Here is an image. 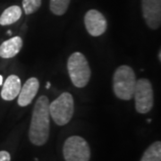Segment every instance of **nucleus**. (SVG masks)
<instances>
[{"mask_svg":"<svg viewBox=\"0 0 161 161\" xmlns=\"http://www.w3.org/2000/svg\"><path fill=\"white\" fill-rule=\"evenodd\" d=\"M40 88V81L37 78L31 77L25 81L18 95V104L21 107H26L32 102Z\"/></svg>","mask_w":161,"mask_h":161,"instance_id":"9","label":"nucleus"},{"mask_svg":"<svg viewBox=\"0 0 161 161\" xmlns=\"http://www.w3.org/2000/svg\"><path fill=\"white\" fill-rule=\"evenodd\" d=\"M50 82H47V85H46V89H49L50 88Z\"/></svg>","mask_w":161,"mask_h":161,"instance_id":"17","label":"nucleus"},{"mask_svg":"<svg viewBox=\"0 0 161 161\" xmlns=\"http://www.w3.org/2000/svg\"><path fill=\"white\" fill-rule=\"evenodd\" d=\"M22 17V8L18 6H12L6 8L0 16V24L3 26L16 23Z\"/></svg>","mask_w":161,"mask_h":161,"instance_id":"12","label":"nucleus"},{"mask_svg":"<svg viewBox=\"0 0 161 161\" xmlns=\"http://www.w3.org/2000/svg\"><path fill=\"white\" fill-rule=\"evenodd\" d=\"M75 111V102L72 94L64 92L49 104V114L58 125H64L72 119Z\"/></svg>","mask_w":161,"mask_h":161,"instance_id":"4","label":"nucleus"},{"mask_svg":"<svg viewBox=\"0 0 161 161\" xmlns=\"http://www.w3.org/2000/svg\"><path fill=\"white\" fill-rule=\"evenodd\" d=\"M21 88H22V84L20 78L17 75H10L7 77L3 85L1 91V97L6 101L13 100L19 95Z\"/></svg>","mask_w":161,"mask_h":161,"instance_id":"10","label":"nucleus"},{"mask_svg":"<svg viewBox=\"0 0 161 161\" xmlns=\"http://www.w3.org/2000/svg\"><path fill=\"white\" fill-rule=\"evenodd\" d=\"M144 20L150 29L157 30L161 25V0H142Z\"/></svg>","mask_w":161,"mask_h":161,"instance_id":"7","label":"nucleus"},{"mask_svg":"<svg viewBox=\"0 0 161 161\" xmlns=\"http://www.w3.org/2000/svg\"><path fill=\"white\" fill-rule=\"evenodd\" d=\"M2 83H3V77L0 75V85H2Z\"/></svg>","mask_w":161,"mask_h":161,"instance_id":"18","label":"nucleus"},{"mask_svg":"<svg viewBox=\"0 0 161 161\" xmlns=\"http://www.w3.org/2000/svg\"><path fill=\"white\" fill-rule=\"evenodd\" d=\"M84 24L90 35L98 37L105 33L108 28V22L103 14L98 10L92 9L84 16Z\"/></svg>","mask_w":161,"mask_h":161,"instance_id":"8","label":"nucleus"},{"mask_svg":"<svg viewBox=\"0 0 161 161\" xmlns=\"http://www.w3.org/2000/svg\"><path fill=\"white\" fill-rule=\"evenodd\" d=\"M67 70L73 84L77 88H83L91 79L92 71L85 56L80 52L72 54L67 61Z\"/></svg>","mask_w":161,"mask_h":161,"instance_id":"3","label":"nucleus"},{"mask_svg":"<svg viewBox=\"0 0 161 161\" xmlns=\"http://www.w3.org/2000/svg\"><path fill=\"white\" fill-rule=\"evenodd\" d=\"M7 33H8V35H11L12 34V32H11V31H8V32H7Z\"/></svg>","mask_w":161,"mask_h":161,"instance_id":"20","label":"nucleus"},{"mask_svg":"<svg viewBox=\"0 0 161 161\" xmlns=\"http://www.w3.org/2000/svg\"><path fill=\"white\" fill-rule=\"evenodd\" d=\"M158 59H159V61H161V53H160V51H159V53H158Z\"/></svg>","mask_w":161,"mask_h":161,"instance_id":"19","label":"nucleus"},{"mask_svg":"<svg viewBox=\"0 0 161 161\" xmlns=\"http://www.w3.org/2000/svg\"><path fill=\"white\" fill-rule=\"evenodd\" d=\"M11 160V157L10 154L7 151H0V161H10Z\"/></svg>","mask_w":161,"mask_h":161,"instance_id":"16","label":"nucleus"},{"mask_svg":"<svg viewBox=\"0 0 161 161\" xmlns=\"http://www.w3.org/2000/svg\"><path fill=\"white\" fill-rule=\"evenodd\" d=\"M49 118V100L46 96H40L36 101L31 115L29 130V139L31 143L42 146L47 142L50 130Z\"/></svg>","mask_w":161,"mask_h":161,"instance_id":"1","label":"nucleus"},{"mask_svg":"<svg viewBox=\"0 0 161 161\" xmlns=\"http://www.w3.org/2000/svg\"><path fill=\"white\" fill-rule=\"evenodd\" d=\"M135 99V108L140 114H147L153 108L154 96L150 81L148 79H139L136 80L133 93Z\"/></svg>","mask_w":161,"mask_h":161,"instance_id":"6","label":"nucleus"},{"mask_svg":"<svg viewBox=\"0 0 161 161\" xmlns=\"http://www.w3.org/2000/svg\"><path fill=\"white\" fill-rule=\"evenodd\" d=\"M23 47V40L16 36L6 40L0 45V58H12L15 57Z\"/></svg>","mask_w":161,"mask_h":161,"instance_id":"11","label":"nucleus"},{"mask_svg":"<svg viewBox=\"0 0 161 161\" xmlns=\"http://www.w3.org/2000/svg\"><path fill=\"white\" fill-rule=\"evenodd\" d=\"M41 6V0H23V8L25 14H31Z\"/></svg>","mask_w":161,"mask_h":161,"instance_id":"15","label":"nucleus"},{"mask_svg":"<svg viewBox=\"0 0 161 161\" xmlns=\"http://www.w3.org/2000/svg\"><path fill=\"white\" fill-rule=\"evenodd\" d=\"M63 154L65 161H90L91 149L82 137L71 136L64 142Z\"/></svg>","mask_w":161,"mask_h":161,"instance_id":"5","label":"nucleus"},{"mask_svg":"<svg viewBox=\"0 0 161 161\" xmlns=\"http://www.w3.org/2000/svg\"><path fill=\"white\" fill-rule=\"evenodd\" d=\"M141 161H161V142H155L145 150Z\"/></svg>","mask_w":161,"mask_h":161,"instance_id":"13","label":"nucleus"},{"mask_svg":"<svg viewBox=\"0 0 161 161\" xmlns=\"http://www.w3.org/2000/svg\"><path fill=\"white\" fill-rule=\"evenodd\" d=\"M71 0H50L49 8L50 11L56 15H63L67 11Z\"/></svg>","mask_w":161,"mask_h":161,"instance_id":"14","label":"nucleus"},{"mask_svg":"<svg viewBox=\"0 0 161 161\" xmlns=\"http://www.w3.org/2000/svg\"><path fill=\"white\" fill-rule=\"evenodd\" d=\"M136 85V76L132 67L120 65L113 75V91L115 95L123 100H131Z\"/></svg>","mask_w":161,"mask_h":161,"instance_id":"2","label":"nucleus"}]
</instances>
